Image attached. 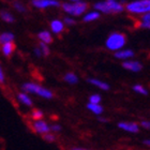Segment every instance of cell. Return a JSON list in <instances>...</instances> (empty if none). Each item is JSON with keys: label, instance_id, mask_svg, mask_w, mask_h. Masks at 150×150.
<instances>
[{"label": "cell", "instance_id": "9", "mask_svg": "<svg viewBox=\"0 0 150 150\" xmlns=\"http://www.w3.org/2000/svg\"><path fill=\"white\" fill-rule=\"evenodd\" d=\"M122 68L131 72H139L143 69V64L135 60H125L122 62Z\"/></svg>", "mask_w": 150, "mask_h": 150}, {"label": "cell", "instance_id": "33", "mask_svg": "<svg viewBox=\"0 0 150 150\" xmlns=\"http://www.w3.org/2000/svg\"><path fill=\"white\" fill-rule=\"evenodd\" d=\"M33 53H35V56L39 57V58H40V57H42V53H41V50H39V47H35V50H33Z\"/></svg>", "mask_w": 150, "mask_h": 150}, {"label": "cell", "instance_id": "6", "mask_svg": "<svg viewBox=\"0 0 150 150\" xmlns=\"http://www.w3.org/2000/svg\"><path fill=\"white\" fill-rule=\"evenodd\" d=\"M31 4L40 10L48 9V8H58L61 6L58 0H31Z\"/></svg>", "mask_w": 150, "mask_h": 150}, {"label": "cell", "instance_id": "24", "mask_svg": "<svg viewBox=\"0 0 150 150\" xmlns=\"http://www.w3.org/2000/svg\"><path fill=\"white\" fill-rule=\"evenodd\" d=\"M39 50H41L42 56H48L50 55V48L47 46V44L40 42V44H39Z\"/></svg>", "mask_w": 150, "mask_h": 150}, {"label": "cell", "instance_id": "14", "mask_svg": "<svg viewBox=\"0 0 150 150\" xmlns=\"http://www.w3.org/2000/svg\"><path fill=\"white\" fill-rule=\"evenodd\" d=\"M100 16H101V13H99L98 11H91V12L85 13L84 16H83V21L85 23L94 22V21L100 18Z\"/></svg>", "mask_w": 150, "mask_h": 150}, {"label": "cell", "instance_id": "15", "mask_svg": "<svg viewBox=\"0 0 150 150\" xmlns=\"http://www.w3.org/2000/svg\"><path fill=\"white\" fill-rule=\"evenodd\" d=\"M17 100H18L22 104L26 105V106H28V107L32 106L31 98L29 97V96L26 93V92H19V93L17 94Z\"/></svg>", "mask_w": 150, "mask_h": 150}, {"label": "cell", "instance_id": "16", "mask_svg": "<svg viewBox=\"0 0 150 150\" xmlns=\"http://www.w3.org/2000/svg\"><path fill=\"white\" fill-rule=\"evenodd\" d=\"M1 45H2V46H1V52H2L3 55H4L6 57L11 56V55L13 54V52H14V48H15V46H14L13 42L1 44Z\"/></svg>", "mask_w": 150, "mask_h": 150}, {"label": "cell", "instance_id": "30", "mask_svg": "<svg viewBox=\"0 0 150 150\" xmlns=\"http://www.w3.org/2000/svg\"><path fill=\"white\" fill-rule=\"evenodd\" d=\"M4 83H6V76H4V72L0 64V85H3Z\"/></svg>", "mask_w": 150, "mask_h": 150}, {"label": "cell", "instance_id": "26", "mask_svg": "<svg viewBox=\"0 0 150 150\" xmlns=\"http://www.w3.org/2000/svg\"><path fill=\"white\" fill-rule=\"evenodd\" d=\"M13 6L15 8V10L17 11V12H19V13L26 12V6H24L22 2H19V1H15V2L13 3Z\"/></svg>", "mask_w": 150, "mask_h": 150}, {"label": "cell", "instance_id": "13", "mask_svg": "<svg viewBox=\"0 0 150 150\" xmlns=\"http://www.w3.org/2000/svg\"><path fill=\"white\" fill-rule=\"evenodd\" d=\"M38 38L39 40L42 42V43L45 44H50L53 42V37H52V33L47 30H43V31H40L38 33Z\"/></svg>", "mask_w": 150, "mask_h": 150}, {"label": "cell", "instance_id": "23", "mask_svg": "<svg viewBox=\"0 0 150 150\" xmlns=\"http://www.w3.org/2000/svg\"><path fill=\"white\" fill-rule=\"evenodd\" d=\"M101 101H102V97H101L100 94H98V93L91 94L90 97H89V103L101 104Z\"/></svg>", "mask_w": 150, "mask_h": 150}, {"label": "cell", "instance_id": "29", "mask_svg": "<svg viewBox=\"0 0 150 150\" xmlns=\"http://www.w3.org/2000/svg\"><path fill=\"white\" fill-rule=\"evenodd\" d=\"M139 125H141L143 129H145V130H149L150 129V122L148 121V120H142Z\"/></svg>", "mask_w": 150, "mask_h": 150}, {"label": "cell", "instance_id": "37", "mask_svg": "<svg viewBox=\"0 0 150 150\" xmlns=\"http://www.w3.org/2000/svg\"><path fill=\"white\" fill-rule=\"evenodd\" d=\"M77 1H81V0H70V2H77Z\"/></svg>", "mask_w": 150, "mask_h": 150}, {"label": "cell", "instance_id": "31", "mask_svg": "<svg viewBox=\"0 0 150 150\" xmlns=\"http://www.w3.org/2000/svg\"><path fill=\"white\" fill-rule=\"evenodd\" d=\"M142 22L143 23H150V13H146L142 15Z\"/></svg>", "mask_w": 150, "mask_h": 150}, {"label": "cell", "instance_id": "10", "mask_svg": "<svg viewBox=\"0 0 150 150\" xmlns=\"http://www.w3.org/2000/svg\"><path fill=\"white\" fill-rule=\"evenodd\" d=\"M134 55H135L134 52H133L132 50H130V48H122V50L115 52V58L116 59L123 60V61L133 58Z\"/></svg>", "mask_w": 150, "mask_h": 150}, {"label": "cell", "instance_id": "35", "mask_svg": "<svg viewBox=\"0 0 150 150\" xmlns=\"http://www.w3.org/2000/svg\"><path fill=\"white\" fill-rule=\"evenodd\" d=\"M70 150H90V149H86V148H81V147H73Z\"/></svg>", "mask_w": 150, "mask_h": 150}, {"label": "cell", "instance_id": "20", "mask_svg": "<svg viewBox=\"0 0 150 150\" xmlns=\"http://www.w3.org/2000/svg\"><path fill=\"white\" fill-rule=\"evenodd\" d=\"M0 17L6 23H14V21H15L14 16L10 12H8V11H1L0 12Z\"/></svg>", "mask_w": 150, "mask_h": 150}, {"label": "cell", "instance_id": "4", "mask_svg": "<svg viewBox=\"0 0 150 150\" xmlns=\"http://www.w3.org/2000/svg\"><path fill=\"white\" fill-rule=\"evenodd\" d=\"M88 9V3L86 1H77V2H64L62 3V10L67 14L71 16L84 15Z\"/></svg>", "mask_w": 150, "mask_h": 150}, {"label": "cell", "instance_id": "38", "mask_svg": "<svg viewBox=\"0 0 150 150\" xmlns=\"http://www.w3.org/2000/svg\"><path fill=\"white\" fill-rule=\"evenodd\" d=\"M107 1H114V0H107Z\"/></svg>", "mask_w": 150, "mask_h": 150}, {"label": "cell", "instance_id": "1", "mask_svg": "<svg viewBox=\"0 0 150 150\" xmlns=\"http://www.w3.org/2000/svg\"><path fill=\"white\" fill-rule=\"evenodd\" d=\"M94 11H98L99 13H105V14H110V13H121L125 10V6H122L121 2L117 0L114 1H98L93 4Z\"/></svg>", "mask_w": 150, "mask_h": 150}, {"label": "cell", "instance_id": "32", "mask_svg": "<svg viewBox=\"0 0 150 150\" xmlns=\"http://www.w3.org/2000/svg\"><path fill=\"white\" fill-rule=\"evenodd\" d=\"M139 27H142V28H144V29H149L150 28V23L141 22V24H139Z\"/></svg>", "mask_w": 150, "mask_h": 150}, {"label": "cell", "instance_id": "19", "mask_svg": "<svg viewBox=\"0 0 150 150\" xmlns=\"http://www.w3.org/2000/svg\"><path fill=\"white\" fill-rule=\"evenodd\" d=\"M64 81L70 85H76L78 83V76L75 73L69 72L64 75Z\"/></svg>", "mask_w": 150, "mask_h": 150}, {"label": "cell", "instance_id": "22", "mask_svg": "<svg viewBox=\"0 0 150 150\" xmlns=\"http://www.w3.org/2000/svg\"><path fill=\"white\" fill-rule=\"evenodd\" d=\"M44 117V112L41 110H33L31 112V118L33 120H41Z\"/></svg>", "mask_w": 150, "mask_h": 150}, {"label": "cell", "instance_id": "2", "mask_svg": "<svg viewBox=\"0 0 150 150\" xmlns=\"http://www.w3.org/2000/svg\"><path fill=\"white\" fill-rule=\"evenodd\" d=\"M127 43V37L121 32H112L106 41H105V46L107 50H112V52H117L120 50L125 47Z\"/></svg>", "mask_w": 150, "mask_h": 150}, {"label": "cell", "instance_id": "7", "mask_svg": "<svg viewBox=\"0 0 150 150\" xmlns=\"http://www.w3.org/2000/svg\"><path fill=\"white\" fill-rule=\"evenodd\" d=\"M31 127L33 129V131L35 133H38V134L44 135L48 133V132H50V125L45 120H43V119H41V120H33Z\"/></svg>", "mask_w": 150, "mask_h": 150}, {"label": "cell", "instance_id": "36", "mask_svg": "<svg viewBox=\"0 0 150 150\" xmlns=\"http://www.w3.org/2000/svg\"><path fill=\"white\" fill-rule=\"evenodd\" d=\"M98 120H99L100 122H107V119L103 118V117H99V118H98Z\"/></svg>", "mask_w": 150, "mask_h": 150}, {"label": "cell", "instance_id": "12", "mask_svg": "<svg viewBox=\"0 0 150 150\" xmlns=\"http://www.w3.org/2000/svg\"><path fill=\"white\" fill-rule=\"evenodd\" d=\"M87 81L89 83V84L93 85V86H96V87H98L99 89H101V90H110V85L107 84V83H105V81H100V79H98V78H88Z\"/></svg>", "mask_w": 150, "mask_h": 150}, {"label": "cell", "instance_id": "28", "mask_svg": "<svg viewBox=\"0 0 150 150\" xmlns=\"http://www.w3.org/2000/svg\"><path fill=\"white\" fill-rule=\"evenodd\" d=\"M50 132H54V133H59V132L61 131V130H62L61 125H57V123L50 125Z\"/></svg>", "mask_w": 150, "mask_h": 150}, {"label": "cell", "instance_id": "21", "mask_svg": "<svg viewBox=\"0 0 150 150\" xmlns=\"http://www.w3.org/2000/svg\"><path fill=\"white\" fill-rule=\"evenodd\" d=\"M133 90L136 92V93H139L142 96H148V90L143 86V85L136 84L133 86Z\"/></svg>", "mask_w": 150, "mask_h": 150}, {"label": "cell", "instance_id": "5", "mask_svg": "<svg viewBox=\"0 0 150 150\" xmlns=\"http://www.w3.org/2000/svg\"><path fill=\"white\" fill-rule=\"evenodd\" d=\"M125 9L135 15H143L150 11V0H135L128 2Z\"/></svg>", "mask_w": 150, "mask_h": 150}, {"label": "cell", "instance_id": "18", "mask_svg": "<svg viewBox=\"0 0 150 150\" xmlns=\"http://www.w3.org/2000/svg\"><path fill=\"white\" fill-rule=\"evenodd\" d=\"M15 39V35H13L12 32H3L0 35V44H4V43H10V42H13Z\"/></svg>", "mask_w": 150, "mask_h": 150}, {"label": "cell", "instance_id": "25", "mask_svg": "<svg viewBox=\"0 0 150 150\" xmlns=\"http://www.w3.org/2000/svg\"><path fill=\"white\" fill-rule=\"evenodd\" d=\"M42 137H43L44 141L47 142V143H54V142L56 141V136H55L54 133H52V132H48L46 134L42 135Z\"/></svg>", "mask_w": 150, "mask_h": 150}, {"label": "cell", "instance_id": "11", "mask_svg": "<svg viewBox=\"0 0 150 150\" xmlns=\"http://www.w3.org/2000/svg\"><path fill=\"white\" fill-rule=\"evenodd\" d=\"M50 30L55 35H59L64 30V24L60 19H53L50 22Z\"/></svg>", "mask_w": 150, "mask_h": 150}, {"label": "cell", "instance_id": "34", "mask_svg": "<svg viewBox=\"0 0 150 150\" xmlns=\"http://www.w3.org/2000/svg\"><path fill=\"white\" fill-rule=\"evenodd\" d=\"M142 143H143V145L147 146V147H149V146H150V139H149V138H148V139H144Z\"/></svg>", "mask_w": 150, "mask_h": 150}, {"label": "cell", "instance_id": "3", "mask_svg": "<svg viewBox=\"0 0 150 150\" xmlns=\"http://www.w3.org/2000/svg\"><path fill=\"white\" fill-rule=\"evenodd\" d=\"M22 89L23 92L37 94L39 97L43 98V99H47V100H50L54 98V93L50 89L42 87V86L35 84V83H25L24 85H22Z\"/></svg>", "mask_w": 150, "mask_h": 150}, {"label": "cell", "instance_id": "27", "mask_svg": "<svg viewBox=\"0 0 150 150\" xmlns=\"http://www.w3.org/2000/svg\"><path fill=\"white\" fill-rule=\"evenodd\" d=\"M63 24H64V26H73L75 25V19L73 18V17H71V16H66L64 18H63Z\"/></svg>", "mask_w": 150, "mask_h": 150}, {"label": "cell", "instance_id": "17", "mask_svg": "<svg viewBox=\"0 0 150 150\" xmlns=\"http://www.w3.org/2000/svg\"><path fill=\"white\" fill-rule=\"evenodd\" d=\"M87 108L90 110L92 114L97 116H100L102 112H104V108L101 104H92V103H88L87 104Z\"/></svg>", "mask_w": 150, "mask_h": 150}, {"label": "cell", "instance_id": "8", "mask_svg": "<svg viewBox=\"0 0 150 150\" xmlns=\"http://www.w3.org/2000/svg\"><path fill=\"white\" fill-rule=\"evenodd\" d=\"M118 128L123 130L125 132H129V133H133V134H136L139 132V125L136 123V122H128V121H120L118 122Z\"/></svg>", "mask_w": 150, "mask_h": 150}]
</instances>
